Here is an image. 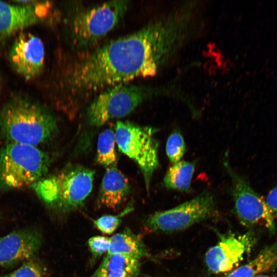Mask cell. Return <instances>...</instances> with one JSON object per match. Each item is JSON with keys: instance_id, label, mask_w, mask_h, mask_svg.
I'll return each mask as SVG.
<instances>
[{"instance_id": "6da1fadb", "label": "cell", "mask_w": 277, "mask_h": 277, "mask_svg": "<svg viewBox=\"0 0 277 277\" xmlns=\"http://www.w3.org/2000/svg\"><path fill=\"white\" fill-rule=\"evenodd\" d=\"M192 33L188 17L172 10L73 62L64 74L62 86L74 98H82L136 78L155 75Z\"/></svg>"}, {"instance_id": "7a4b0ae2", "label": "cell", "mask_w": 277, "mask_h": 277, "mask_svg": "<svg viewBox=\"0 0 277 277\" xmlns=\"http://www.w3.org/2000/svg\"><path fill=\"white\" fill-rule=\"evenodd\" d=\"M57 130L53 114L25 97H13L0 111L1 134L7 143L36 146L50 139Z\"/></svg>"}, {"instance_id": "3957f363", "label": "cell", "mask_w": 277, "mask_h": 277, "mask_svg": "<svg viewBox=\"0 0 277 277\" xmlns=\"http://www.w3.org/2000/svg\"><path fill=\"white\" fill-rule=\"evenodd\" d=\"M130 5V1L122 0L75 7L69 14L67 21L72 45L81 50L93 47L117 25Z\"/></svg>"}, {"instance_id": "277c9868", "label": "cell", "mask_w": 277, "mask_h": 277, "mask_svg": "<svg viewBox=\"0 0 277 277\" xmlns=\"http://www.w3.org/2000/svg\"><path fill=\"white\" fill-rule=\"evenodd\" d=\"M94 170L70 165L57 173L32 185L38 196L49 207L62 212L81 207L92 191Z\"/></svg>"}, {"instance_id": "5b68a950", "label": "cell", "mask_w": 277, "mask_h": 277, "mask_svg": "<svg viewBox=\"0 0 277 277\" xmlns=\"http://www.w3.org/2000/svg\"><path fill=\"white\" fill-rule=\"evenodd\" d=\"M49 164L47 154L36 146L6 143L0 149V189L33 185L46 174Z\"/></svg>"}, {"instance_id": "8992f818", "label": "cell", "mask_w": 277, "mask_h": 277, "mask_svg": "<svg viewBox=\"0 0 277 277\" xmlns=\"http://www.w3.org/2000/svg\"><path fill=\"white\" fill-rule=\"evenodd\" d=\"M168 89L124 83L108 88L97 95L86 109L88 123L100 126L113 118L124 117L144 101Z\"/></svg>"}, {"instance_id": "52a82bcc", "label": "cell", "mask_w": 277, "mask_h": 277, "mask_svg": "<svg viewBox=\"0 0 277 277\" xmlns=\"http://www.w3.org/2000/svg\"><path fill=\"white\" fill-rule=\"evenodd\" d=\"M155 130L129 121H118L115 134L119 150L139 166L144 176L146 188L149 191L152 176L159 167L158 143Z\"/></svg>"}, {"instance_id": "ba28073f", "label": "cell", "mask_w": 277, "mask_h": 277, "mask_svg": "<svg viewBox=\"0 0 277 277\" xmlns=\"http://www.w3.org/2000/svg\"><path fill=\"white\" fill-rule=\"evenodd\" d=\"M224 164L231 179L234 210L240 223L245 226H261L273 233L274 217L265 200L251 187L245 178L232 169L227 161Z\"/></svg>"}, {"instance_id": "9c48e42d", "label": "cell", "mask_w": 277, "mask_h": 277, "mask_svg": "<svg viewBox=\"0 0 277 277\" xmlns=\"http://www.w3.org/2000/svg\"><path fill=\"white\" fill-rule=\"evenodd\" d=\"M214 208L212 194L205 191L174 208L150 215L145 221V225L151 231H181L209 217L213 213Z\"/></svg>"}, {"instance_id": "30bf717a", "label": "cell", "mask_w": 277, "mask_h": 277, "mask_svg": "<svg viewBox=\"0 0 277 277\" xmlns=\"http://www.w3.org/2000/svg\"><path fill=\"white\" fill-rule=\"evenodd\" d=\"M54 13L49 1H28L25 4L0 1V41L30 26L50 22Z\"/></svg>"}, {"instance_id": "8fae6325", "label": "cell", "mask_w": 277, "mask_h": 277, "mask_svg": "<svg viewBox=\"0 0 277 277\" xmlns=\"http://www.w3.org/2000/svg\"><path fill=\"white\" fill-rule=\"evenodd\" d=\"M13 70L25 80L39 75L43 70L45 49L41 39L28 32L18 34L14 41L9 53Z\"/></svg>"}, {"instance_id": "7c38bea8", "label": "cell", "mask_w": 277, "mask_h": 277, "mask_svg": "<svg viewBox=\"0 0 277 277\" xmlns=\"http://www.w3.org/2000/svg\"><path fill=\"white\" fill-rule=\"evenodd\" d=\"M252 242L250 233L222 238L206 253V264L209 271L219 273L231 270L250 250Z\"/></svg>"}, {"instance_id": "4fadbf2b", "label": "cell", "mask_w": 277, "mask_h": 277, "mask_svg": "<svg viewBox=\"0 0 277 277\" xmlns=\"http://www.w3.org/2000/svg\"><path fill=\"white\" fill-rule=\"evenodd\" d=\"M41 243L39 232L33 227L21 229L0 237V266H12L34 257Z\"/></svg>"}, {"instance_id": "5bb4252c", "label": "cell", "mask_w": 277, "mask_h": 277, "mask_svg": "<svg viewBox=\"0 0 277 277\" xmlns=\"http://www.w3.org/2000/svg\"><path fill=\"white\" fill-rule=\"evenodd\" d=\"M130 191L126 176L115 166L107 168L100 186L98 203L115 210L126 200Z\"/></svg>"}, {"instance_id": "9a60e30c", "label": "cell", "mask_w": 277, "mask_h": 277, "mask_svg": "<svg viewBox=\"0 0 277 277\" xmlns=\"http://www.w3.org/2000/svg\"><path fill=\"white\" fill-rule=\"evenodd\" d=\"M140 260L121 254H107L90 277H136Z\"/></svg>"}, {"instance_id": "2e32d148", "label": "cell", "mask_w": 277, "mask_h": 277, "mask_svg": "<svg viewBox=\"0 0 277 277\" xmlns=\"http://www.w3.org/2000/svg\"><path fill=\"white\" fill-rule=\"evenodd\" d=\"M277 266V241L266 246L248 263L224 277H254Z\"/></svg>"}, {"instance_id": "e0dca14e", "label": "cell", "mask_w": 277, "mask_h": 277, "mask_svg": "<svg viewBox=\"0 0 277 277\" xmlns=\"http://www.w3.org/2000/svg\"><path fill=\"white\" fill-rule=\"evenodd\" d=\"M108 254H121L139 260L148 255L141 238L128 228L110 238Z\"/></svg>"}, {"instance_id": "ac0fdd59", "label": "cell", "mask_w": 277, "mask_h": 277, "mask_svg": "<svg viewBox=\"0 0 277 277\" xmlns=\"http://www.w3.org/2000/svg\"><path fill=\"white\" fill-rule=\"evenodd\" d=\"M195 169L192 162L180 161L173 164L168 169L164 185L169 189L187 191L190 189Z\"/></svg>"}, {"instance_id": "d6986e66", "label": "cell", "mask_w": 277, "mask_h": 277, "mask_svg": "<svg viewBox=\"0 0 277 277\" xmlns=\"http://www.w3.org/2000/svg\"><path fill=\"white\" fill-rule=\"evenodd\" d=\"M115 132L106 129L98 135L97 141L96 161L101 165L108 168L115 166L117 161L115 150Z\"/></svg>"}, {"instance_id": "ffe728a7", "label": "cell", "mask_w": 277, "mask_h": 277, "mask_svg": "<svg viewBox=\"0 0 277 277\" xmlns=\"http://www.w3.org/2000/svg\"><path fill=\"white\" fill-rule=\"evenodd\" d=\"M45 269L34 257L24 262L22 266L13 272L0 277H44Z\"/></svg>"}, {"instance_id": "44dd1931", "label": "cell", "mask_w": 277, "mask_h": 277, "mask_svg": "<svg viewBox=\"0 0 277 277\" xmlns=\"http://www.w3.org/2000/svg\"><path fill=\"white\" fill-rule=\"evenodd\" d=\"M185 143L181 133L175 131L168 137L166 144V152L173 164L180 161L185 152Z\"/></svg>"}, {"instance_id": "7402d4cb", "label": "cell", "mask_w": 277, "mask_h": 277, "mask_svg": "<svg viewBox=\"0 0 277 277\" xmlns=\"http://www.w3.org/2000/svg\"><path fill=\"white\" fill-rule=\"evenodd\" d=\"M133 208L128 206L118 215H105L93 221L94 226L102 232L105 234L113 233L120 225L121 218L129 213Z\"/></svg>"}, {"instance_id": "603a6c76", "label": "cell", "mask_w": 277, "mask_h": 277, "mask_svg": "<svg viewBox=\"0 0 277 277\" xmlns=\"http://www.w3.org/2000/svg\"><path fill=\"white\" fill-rule=\"evenodd\" d=\"M110 239L101 235L90 238L88 241V246L92 254L98 257L108 251Z\"/></svg>"}, {"instance_id": "cb8c5ba5", "label": "cell", "mask_w": 277, "mask_h": 277, "mask_svg": "<svg viewBox=\"0 0 277 277\" xmlns=\"http://www.w3.org/2000/svg\"><path fill=\"white\" fill-rule=\"evenodd\" d=\"M265 201L274 217H277V186L269 191Z\"/></svg>"}, {"instance_id": "d4e9b609", "label": "cell", "mask_w": 277, "mask_h": 277, "mask_svg": "<svg viewBox=\"0 0 277 277\" xmlns=\"http://www.w3.org/2000/svg\"><path fill=\"white\" fill-rule=\"evenodd\" d=\"M254 277H271V276H269L268 275H266V274H260L259 275H256Z\"/></svg>"}, {"instance_id": "484cf974", "label": "cell", "mask_w": 277, "mask_h": 277, "mask_svg": "<svg viewBox=\"0 0 277 277\" xmlns=\"http://www.w3.org/2000/svg\"><path fill=\"white\" fill-rule=\"evenodd\" d=\"M0 93H1V80H0Z\"/></svg>"}]
</instances>
